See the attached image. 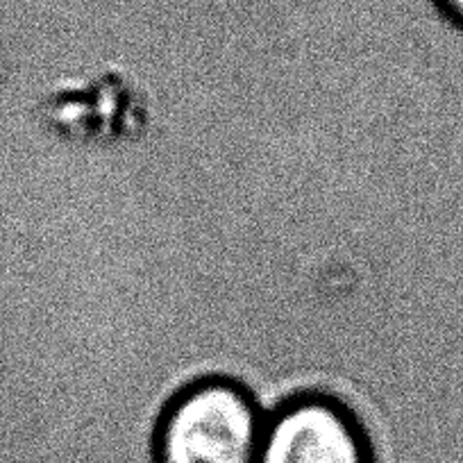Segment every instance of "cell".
I'll return each mask as SVG.
<instances>
[{
  "label": "cell",
  "instance_id": "obj_1",
  "mask_svg": "<svg viewBox=\"0 0 463 463\" xmlns=\"http://www.w3.org/2000/svg\"><path fill=\"white\" fill-rule=\"evenodd\" d=\"M266 418L239 382H195L164 411L155 434V463H257Z\"/></svg>",
  "mask_w": 463,
  "mask_h": 463
},
{
  "label": "cell",
  "instance_id": "obj_2",
  "mask_svg": "<svg viewBox=\"0 0 463 463\" xmlns=\"http://www.w3.org/2000/svg\"><path fill=\"white\" fill-rule=\"evenodd\" d=\"M257 463H377L354 413L338 400L309 393L269 413Z\"/></svg>",
  "mask_w": 463,
  "mask_h": 463
},
{
  "label": "cell",
  "instance_id": "obj_3",
  "mask_svg": "<svg viewBox=\"0 0 463 463\" xmlns=\"http://www.w3.org/2000/svg\"><path fill=\"white\" fill-rule=\"evenodd\" d=\"M436 10L457 33L463 34V0H434Z\"/></svg>",
  "mask_w": 463,
  "mask_h": 463
}]
</instances>
